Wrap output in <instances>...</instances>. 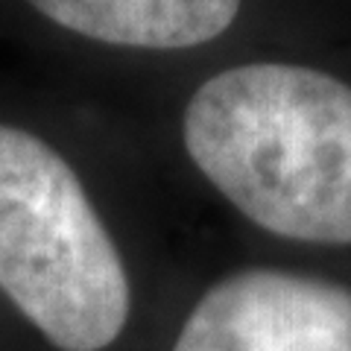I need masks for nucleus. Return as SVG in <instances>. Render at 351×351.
<instances>
[{
    "instance_id": "nucleus-2",
    "label": "nucleus",
    "mask_w": 351,
    "mask_h": 351,
    "mask_svg": "<svg viewBox=\"0 0 351 351\" xmlns=\"http://www.w3.org/2000/svg\"><path fill=\"white\" fill-rule=\"evenodd\" d=\"M0 290L64 351L123 334L132 293L80 176L50 144L0 123Z\"/></svg>"
},
{
    "instance_id": "nucleus-3",
    "label": "nucleus",
    "mask_w": 351,
    "mask_h": 351,
    "mask_svg": "<svg viewBox=\"0 0 351 351\" xmlns=\"http://www.w3.org/2000/svg\"><path fill=\"white\" fill-rule=\"evenodd\" d=\"M173 351H351V290L284 269H243L208 290Z\"/></svg>"
},
{
    "instance_id": "nucleus-1",
    "label": "nucleus",
    "mask_w": 351,
    "mask_h": 351,
    "mask_svg": "<svg viewBox=\"0 0 351 351\" xmlns=\"http://www.w3.org/2000/svg\"><path fill=\"white\" fill-rule=\"evenodd\" d=\"M184 147L246 219L299 243H351V85L287 62L211 76L184 108Z\"/></svg>"
},
{
    "instance_id": "nucleus-4",
    "label": "nucleus",
    "mask_w": 351,
    "mask_h": 351,
    "mask_svg": "<svg viewBox=\"0 0 351 351\" xmlns=\"http://www.w3.org/2000/svg\"><path fill=\"white\" fill-rule=\"evenodd\" d=\"M76 36L144 50H188L234 24L243 0H29Z\"/></svg>"
}]
</instances>
